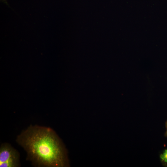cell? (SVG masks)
Returning <instances> with one entry per match:
<instances>
[{
    "mask_svg": "<svg viewBox=\"0 0 167 167\" xmlns=\"http://www.w3.org/2000/svg\"><path fill=\"white\" fill-rule=\"evenodd\" d=\"M16 141L26 152L27 160L36 166L68 165L65 149L55 132L49 127L30 126L17 136Z\"/></svg>",
    "mask_w": 167,
    "mask_h": 167,
    "instance_id": "1",
    "label": "cell"
},
{
    "mask_svg": "<svg viewBox=\"0 0 167 167\" xmlns=\"http://www.w3.org/2000/svg\"><path fill=\"white\" fill-rule=\"evenodd\" d=\"M165 127L166 128V131L165 133V136L167 137V120L165 122Z\"/></svg>",
    "mask_w": 167,
    "mask_h": 167,
    "instance_id": "4",
    "label": "cell"
},
{
    "mask_svg": "<svg viewBox=\"0 0 167 167\" xmlns=\"http://www.w3.org/2000/svg\"><path fill=\"white\" fill-rule=\"evenodd\" d=\"M19 166V152L9 143L2 144L0 148V167H18Z\"/></svg>",
    "mask_w": 167,
    "mask_h": 167,
    "instance_id": "2",
    "label": "cell"
},
{
    "mask_svg": "<svg viewBox=\"0 0 167 167\" xmlns=\"http://www.w3.org/2000/svg\"><path fill=\"white\" fill-rule=\"evenodd\" d=\"M160 158L162 165L167 167V149H165L160 154Z\"/></svg>",
    "mask_w": 167,
    "mask_h": 167,
    "instance_id": "3",
    "label": "cell"
}]
</instances>
